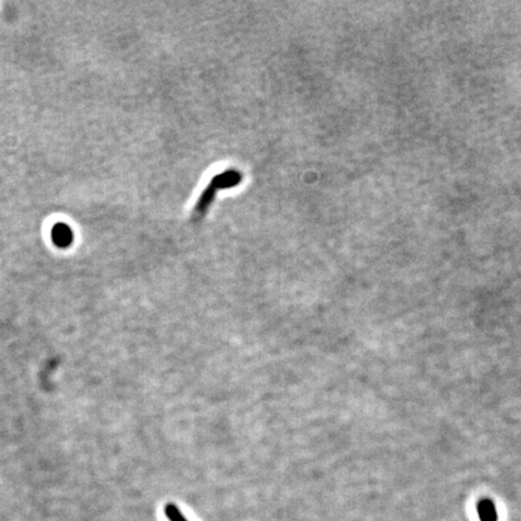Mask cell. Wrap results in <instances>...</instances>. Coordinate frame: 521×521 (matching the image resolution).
Listing matches in <instances>:
<instances>
[{
  "mask_svg": "<svg viewBox=\"0 0 521 521\" xmlns=\"http://www.w3.org/2000/svg\"><path fill=\"white\" fill-rule=\"evenodd\" d=\"M51 238H53V244L56 247L64 249V247H70L73 239H74V234H73V231L68 225L58 222L53 227Z\"/></svg>",
  "mask_w": 521,
  "mask_h": 521,
  "instance_id": "cell-2",
  "label": "cell"
},
{
  "mask_svg": "<svg viewBox=\"0 0 521 521\" xmlns=\"http://www.w3.org/2000/svg\"><path fill=\"white\" fill-rule=\"evenodd\" d=\"M478 514L482 521L498 520V512H496L495 504L489 500H484L479 503Z\"/></svg>",
  "mask_w": 521,
  "mask_h": 521,
  "instance_id": "cell-3",
  "label": "cell"
},
{
  "mask_svg": "<svg viewBox=\"0 0 521 521\" xmlns=\"http://www.w3.org/2000/svg\"><path fill=\"white\" fill-rule=\"evenodd\" d=\"M167 518L169 521H189L186 519L185 515L181 513L180 509L176 507L173 503H168L164 508Z\"/></svg>",
  "mask_w": 521,
  "mask_h": 521,
  "instance_id": "cell-4",
  "label": "cell"
},
{
  "mask_svg": "<svg viewBox=\"0 0 521 521\" xmlns=\"http://www.w3.org/2000/svg\"><path fill=\"white\" fill-rule=\"evenodd\" d=\"M243 180V176L237 171H226L220 173L218 176H214L213 179L209 182L207 189L203 191L202 196L199 197L198 202L196 208L193 209V215L192 218L195 221H198L203 218L209 207L213 203L214 198L216 196L218 190L221 189H229L233 186H237Z\"/></svg>",
  "mask_w": 521,
  "mask_h": 521,
  "instance_id": "cell-1",
  "label": "cell"
}]
</instances>
